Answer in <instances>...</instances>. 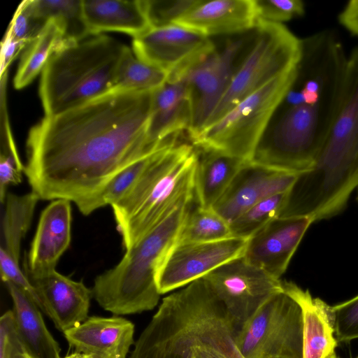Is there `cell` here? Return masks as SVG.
<instances>
[{"label": "cell", "instance_id": "cb8c5ba5", "mask_svg": "<svg viewBox=\"0 0 358 358\" xmlns=\"http://www.w3.org/2000/svg\"><path fill=\"white\" fill-rule=\"evenodd\" d=\"M4 283L13 300L16 329L27 352L33 358H61L59 345L47 329L34 299L14 283Z\"/></svg>", "mask_w": 358, "mask_h": 358}, {"label": "cell", "instance_id": "60d3db41", "mask_svg": "<svg viewBox=\"0 0 358 358\" xmlns=\"http://www.w3.org/2000/svg\"><path fill=\"white\" fill-rule=\"evenodd\" d=\"M336 358H338V357H336Z\"/></svg>", "mask_w": 358, "mask_h": 358}, {"label": "cell", "instance_id": "9a60e30c", "mask_svg": "<svg viewBox=\"0 0 358 358\" xmlns=\"http://www.w3.org/2000/svg\"><path fill=\"white\" fill-rule=\"evenodd\" d=\"M298 176L247 161L213 209L230 224L263 199L289 191Z\"/></svg>", "mask_w": 358, "mask_h": 358}, {"label": "cell", "instance_id": "7a4b0ae2", "mask_svg": "<svg viewBox=\"0 0 358 358\" xmlns=\"http://www.w3.org/2000/svg\"><path fill=\"white\" fill-rule=\"evenodd\" d=\"M223 303L201 278L162 299L129 358H243Z\"/></svg>", "mask_w": 358, "mask_h": 358}, {"label": "cell", "instance_id": "277c9868", "mask_svg": "<svg viewBox=\"0 0 358 358\" xmlns=\"http://www.w3.org/2000/svg\"><path fill=\"white\" fill-rule=\"evenodd\" d=\"M196 162L193 145L166 147L132 189L111 206L125 250L178 206L194 199Z\"/></svg>", "mask_w": 358, "mask_h": 358}, {"label": "cell", "instance_id": "f35d334b", "mask_svg": "<svg viewBox=\"0 0 358 358\" xmlns=\"http://www.w3.org/2000/svg\"><path fill=\"white\" fill-rule=\"evenodd\" d=\"M61 358H94V357L90 355L74 352L69 355H66V356H65L64 357H61Z\"/></svg>", "mask_w": 358, "mask_h": 358}, {"label": "cell", "instance_id": "603a6c76", "mask_svg": "<svg viewBox=\"0 0 358 358\" xmlns=\"http://www.w3.org/2000/svg\"><path fill=\"white\" fill-rule=\"evenodd\" d=\"M82 5L90 35L119 31L134 38L152 28L143 0H82Z\"/></svg>", "mask_w": 358, "mask_h": 358}, {"label": "cell", "instance_id": "6da1fadb", "mask_svg": "<svg viewBox=\"0 0 358 358\" xmlns=\"http://www.w3.org/2000/svg\"><path fill=\"white\" fill-rule=\"evenodd\" d=\"M153 92L112 90L45 116L29 131L24 175L39 199H66L84 215L123 169L160 147L148 143Z\"/></svg>", "mask_w": 358, "mask_h": 358}, {"label": "cell", "instance_id": "74e56055", "mask_svg": "<svg viewBox=\"0 0 358 358\" xmlns=\"http://www.w3.org/2000/svg\"><path fill=\"white\" fill-rule=\"evenodd\" d=\"M338 21L345 29L358 36V0L347 3L338 15Z\"/></svg>", "mask_w": 358, "mask_h": 358}, {"label": "cell", "instance_id": "30bf717a", "mask_svg": "<svg viewBox=\"0 0 358 358\" xmlns=\"http://www.w3.org/2000/svg\"><path fill=\"white\" fill-rule=\"evenodd\" d=\"M248 40H229L224 48L199 58L167 81L182 80L188 90L192 121L188 135L192 141L206 126L209 117L228 88L243 57Z\"/></svg>", "mask_w": 358, "mask_h": 358}, {"label": "cell", "instance_id": "b9f144b4", "mask_svg": "<svg viewBox=\"0 0 358 358\" xmlns=\"http://www.w3.org/2000/svg\"><path fill=\"white\" fill-rule=\"evenodd\" d=\"M358 358V357H357Z\"/></svg>", "mask_w": 358, "mask_h": 358}, {"label": "cell", "instance_id": "d4e9b609", "mask_svg": "<svg viewBox=\"0 0 358 358\" xmlns=\"http://www.w3.org/2000/svg\"><path fill=\"white\" fill-rule=\"evenodd\" d=\"M194 192L198 204L213 208L247 161L221 151L196 148Z\"/></svg>", "mask_w": 358, "mask_h": 358}, {"label": "cell", "instance_id": "7c38bea8", "mask_svg": "<svg viewBox=\"0 0 358 358\" xmlns=\"http://www.w3.org/2000/svg\"><path fill=\"white\" fill-rule=\"evenodd\" d=\"M247 242L248 239L232 236L211 242L176 243L157 275L159 293L187 285L243 256Z\"/></svg>", "mask_w": 358, "mask_h": 358}, {"label": "cell", "instance_id": "4dcf8cb0", "mask_svg": "<svg viewBox=\"0 0 358 358\" xmlns=\"http://www.w3.org/2000/svg\"><path fill=\"white\" fill-rule=\"evenodd\" d=\"M177 136H171L160 147L120 171L103 189L100 198V207L112 206L124 197L136 185L157 155L166 147L176 143Z\"/></svg>", "mask_w": 358, "mask_h": 358}, {"label": "cell", "instance_id": "83f0119b", "mask_svg": "<svg viewBox=\"0 0 358 358\" xmlns=\"http://www.w3.org/2000/svg\"><path fill=\"white\" fill-rule=\"evenodd\" d=\"M167 79V72L139 59L127 46L118 64L113 90L154 92Z\"/></svg>", "mask_w": 358, "mask_h": 358}, {"label": "cell", "instance_id": "f546056e", "mask_svg": "<svg viewBox=\"0 0 358 358\" xmlns=\"http://www.w3.org/2000/svg\"><path fill=\"white\" fill-rule=\"evenodd\" d=\"M289 191L266 197L239 215L230 223L232 236L248 239L280 217L287 203Z\"/></svg>", "mask_w": 358, "mask_h": 358}, {"label": "cell", "instance_id": "5b68a950", "mask_svg": "<svg viewBox=\"0 0 358 358\" xmlns=\"http://www.w3.org/2000/svg\"><path fill=\"white\" fill-rule=\"evenodd\" d=\"M192 200L178 206L125 250L116 266L96 276L92 288V296L103 310L115 315H124L150 310L157 305L161 294L157 275L176 243Z\"/></svg>", "mask_w": 358, "mask_h": 358}, {"label": "cell", "instance_id": "ab89813d", "mask_svg": "<svg viewBox=\"0 0 358 358\" xmlns=\"http://www.w3.org/2000/svg\"><path fill=\"white\" fill-rule=\"evenodd\" d=\"M10 358H33L27 351H20L13 354Z\"/></svg>", "mask_w": 358, "mask_h": 358}, {"label": "cell", "instance_id": "52a82bcc", "mask_svg": "<svg viewBox=\"0 0 358 358\" xmlns=\"http://www.w3.org/2000/svg\"><path fill=\"white\" fill-rule=\"evenodd\" d=\"M296 76V66L245 97L219 120L205 127L192 141V145L250 161Z\"/></svg>", "mask_w": 358, "mask_h": 358}, {"label": "cell", "instance_id": "ac0fdd59", "mask_svg": "<svg viewBox=\"0 0 358 358\" xmlns=\"http://www.w3.org/2000/svg\"><path fill=\"white\" fill-rule=\"evenodd\" d=\"M71 203L66 199L53 200L42 211L29 253L25 255V274L38 275L56 269L71 243Z\"/></svg>", "mask_w": 358, "mask_h": 358}, {"label": "cell", "instance_id": "9c48e42d", "mask_svg": "<svg viewBox=\"0 0 358 358\" xmlns=\"http://www.w3.org/2000/svg\"><path fill=\"white\" fill-rule=\"evenodd\" d=\"M243 358H303L300 306L283 291L270 297L236 336Z\"/></svg>", "mask_w": 358, "mask_h": 358}, {"label": "cell", "instance_id": "ffe728a7", "mask_svg": "<svg viewBox=\"0 0 358 358\" xmlns=\"http://www.w3.org/2000/svg\"><path fill=\"white\" fill-rule=\"evenodd\" d=\"M258 21L255 0H201L173 24L209 37L255 29Z\"/></svg>", "mask_w": 358, "mask_h": 358}, {"label": "cell", "instance_id": "4fadbf2b", "mask_svg": "<svg viewBox=\"0 0 358 358\" xmlns=\"http://www.w3.org/2000/svg\"><path fill=\"white\" fill-rule=\"evenodd\" d=\"M215 48L209 37L176 24L151 28L132 41L134 55L167 72L168 76L177 74Z\"/></svg>", "mask_w": 358, "mask_h": 358}, {"label": "cell", "instance_id": "836d02e7", "mask_svg": "<svg viewBox=\"0 0 358 358\" xmlns=\"http://www.w3.org/2000/svg\"><path fill=\"white\" fill-rule=\"evenodd\" d=\"M46 23L35 13L32 0H27L18 6L6 33L17 41L30 43Z\"/></svg>", "mask_w": 358, "mask_h": 358}, {"label": "cell", "instance_id": "4316f807", "mask_svg": "<svg viewBox=\"0 0 358 358\" xmlns=\"http://www.w3.org/2000/svg\"><path fill=\"white\" fill-rule=\"evenodd\" d=\"M36 15L45 22L54 20L64 35V46L90 36L82 0H32Z\"/></svg>", "mask_w": 358, "mask_h": 358}, {"label": "cell", "instance_id": "e575fe53", "mask_svg": "<svg viewBox=\"0 0 358 358\" xmlns=\"http://www.w3.org/2000/svg\"><path fill=\"white\" fill-rule=\"evenodd\" d=\"M334 336L337 342L358 338V295L330 306Z\"/></svg>", "mask_w": 358, "mask_h": 358}, {"label": "cell", "instance_id": "3957f363", "mask_svg": "<svg viewBox=\"0 0 358 358\" xmlns=\"http://www.w3.org/2000/svg\"><path fill=\"white\" fill-rule=\"evenodd\" d=\"M358 187V46L348 56L343 95L313 166L292 188L296 206L317 220L341 213Z\"/></svg>", "mask_w": 358, "mask_h": 358}, {"label": "cell", "instance_id": "2e32d148", "mask_svg": "<svg viewBox=\"0 0 358 358\" xmlns=\"http://www.w3.org/2000/svg\"><path fill=\"white\" fill-rule=\"evenodd\" d=\"M38 196L31 192L22 195L8 193L2 206L0 241V273L3 282H11L34 299L36 290L20 266L21 245L34 217Z\"/></svg>", "mask_w": 358, "mask_h": 358}, {"label": "cell", "instance_id": "f1b7e54d", "mask_svg": "<svg viewBox=\"0 0 358 358\" xmlns=\"http://www.w3.org/2000/svg\"><path fill=\"white\" fill-rule=\"evenodd\" d=\"M232 237L230 224L213 208L189 207L176 243H205Z\"/></svg>", "mask_w": 358, "mask_h": 358}, {"label": "cell", "instance_id": "d590c367", "mask_svg": "<svg viewBox=\"0 0 358 358\" xmlns=\"http://www.w3.org/2000/svg\"><path fill=\"white\" fill-rule=\"evenodd\" d=\"M259 20L281 23L302 16L305 5L301 0H255Z\"/></svg>", "mask_w": 358, "mask_h": 358}, {"label": "cell", "instance_id": "d6986e66", "mask_svg": "<svg viewBox=\"0 0 358 358\" xmlns=\"http://www.w3.org/2000/svg\"><path fill=\"white\" fill-rule=\"evenodd\" d=\"M64 336L74 352L94 358H126L134 340V324L125 318L91 316Z\"/></svg>", "mask_w": 358, "mask_h": 358}, {"label": "cell", "instance_id": "e0dca14e", "mask_svg": "<svg viewBox=\"0 0 358 358\" xmlns=\"http://www.w3.org/2000/svg\"><path fill=\"white\" fill-rule=\"evenodd\" d=\"M27 277L34 287L42 305V312L64 332L88 318L92 289L82 281H75L56 269Z\"/></svg>", "mask_w": 358, "mask_h": 358}, {"label": "cell", "instance_id": "7402d4cb", "mask_svg": "<svg viewBox=\"0 0 358 358\" xmlns=\"http://www.w3.org/2000/svg\"><path fill=\"white\" fill-rule=\"evenodd\" d=\"M285 292L300 306L303 315V358H336L337 341L330 306L318 298H313L292 282L282 281Z\"/></svg>", "mask_w": 358, "mask_h": 358}, {"label": "cell", "instance_id": "484cf974", "mask_svg": "<svg viewBox=\"0 0 358 358\" xmlns=\"http://www.w3.org/2000/svg\"><path fill=\"white\" fill-rule=\"evenodd\" d=\"M63 46V32L50 19L24 48L13 80L15 88L20 90L31 83L42 72L52 55Z\"/></svg>", "mask_w": 358, "mask_h": 358}, {"label": "cell", "instance_id": "ba28073f", "mask_svg": "<svg viewBox=\"0 0 358 358\" xmlns=\"http://www.w3.org/2000/svg\"><path fill=\"white\" fill-rule=\"evenodd\" d=\"M301 52L302 39L284 24L259 20L248 50L205 127L219 120L252 93L296 67Z\"/></svg>", "mask_w": 358, "mask_h": 358}, {"label": "cell", "instance_id": "8d00e7d4", "mask_svg": "<svg viewBox=\"0 0 358 358\" xmlns=\"http://www.w3.org/2000/svg\"><path fill=\"white\" fill-rule=\"evenodd\" d=\"M29 43L17 41L10 35L6 33L5 37L1 43V79L6 73L10 63L24 50Z\"/></svg>", "mask_w": 358, "mask_h": 358}, {"label": "cell", "instance_id": "d6a6232c", "mask_svg": "<svg viewBox=\"0 0 358 358\" xmlns=\"http://www.w3.org/2000/svg\"><path fill=\"white\" fill-rule=\"evenodd\" d=\"M6 141L0 155V201L4 203L10 185L20 184L24 174V166L17 153L10 132L6 133Z\"/></svg>", "mask_w": 358, "mask_h": 358}, {"label": "cell", "instance_id": "8992f818", "mask_svg": "<svg viewBox=\"0 0 358 358\" xmlns=\"http://www.w3.org/2000/svg\"><path fill=\"white\" fill-rule=\"evenodd\" d=\"M127 47L100 34L55 51L41 76L39 94L45 115L58 114L112 90Z\"/></svg>", "mask_w": 358, "mask_h": 358}, {"label": "cell", "instance_id": "5bb4252c", "mask_svg": "<svg viewBox=\"0 0 358 358\" xmlns=\"http://www.w3.org/2000/svg\"><path fill=\"white\" fill-rule=\"evenodd\" d=\"M313 222L308 217H278L248 239L243 257L280 279Z\"/></svg>", "mask_w": 358, "mask_h": 358}, {"label": "cell", "instance_id": "1f68e13d", "mask_svg": "<svg viewBox=\"0 0 358 358\" xmlns=\"http://www.w3.org/2000/svg\"><path fill=\"white\" fill-rule=\"evenodd\" d=\"M201 1V0H143L152 28L173 24Z\"/></svg>", "mask_w": 358, "mask_h": 358}, {"label": "cell", "instance_id": "44dd1931", "mask_svg": "<svg viewBox=\"0 0 358 358\" xmlns=\"http://www.w3.org/2000/svg\"><path fill=\"white\" fill-rule=\"evenodd\" d=\"M192 108L189 93L182 80L166 81L152 93L147 129L148 143L157 146L167 138L189 131Z\"/></svg>", "mask_w": 358, "mask_h": 358}, {"label": "cell", "instance_id": "8fae6325", "mask_svg": "<svg viewBox=\"0 0 358 358\" xmlns=\"http://www.w3.org/2000/svg\"><path fill=\"white\" fill-rule=\"evenodd\" d=\"M203 278L223 303L237 334L270 297L283 291L282 280L250 264L243 256Z\"/></svg>", "mask_w": 358, "mask_h": 358}]
</instances>
